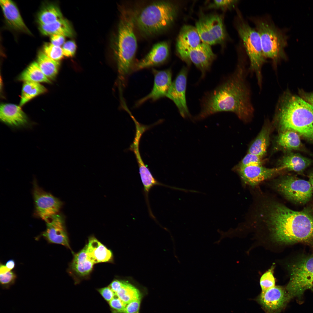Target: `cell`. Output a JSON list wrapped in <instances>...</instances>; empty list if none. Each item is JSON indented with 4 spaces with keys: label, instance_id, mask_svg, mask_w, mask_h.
Returning <instances> with one entry per match:
<instances>
[{
    "label": "cell",
    "instance_id": "obj_1",
    "mask_svg": "<svg viewBox=\"0 0 313 313\" xmlns=\"http://www.w3.org/2000/svg\"><path fill=\"white\" fill-rule=\"evenodd\" d=\"M245 64L244 59L239 57L234 73L205 98L199 118L227 111L234 113L243 121L250 119L254 111L246 78Z\"/></svg>",
    "mask_w": 313,
    "mask_h": 313
},
{
    "label": "cell",
    "instance_id": "obj_2",
    "mask_svg": "<svg viewBox=\"0 0 313 313\" xmlns=\"http://www.w3.org/2000/svg\"><path fill=\"white\" fill-rule=\"evenodd\" d=\"M265 220L277 241L301 243L313 250V213L306 209L295 211L276 203L268 206Z\"/></svg>",
    "mask_w": 313,
    "mask_h": 313
},
{
    "label": "cell",
    "instance_id": "obj_3",
    "mask_svg": "<svg viewBox=\"0 0 313 313\" xmlns=\"http://www.w3.org/2000/svg\"><path fill=\"white\" fill-rule=\"evenodd\" d=\"M275 119L283 131L291 130L313 141V106L302 98L285 93L276 108Z\"/></svg>",
    "mask_w": 313,
    "mask_h": 313
},
{
    "label": "cell",
    "instance_id": "obj_4",
    "mask_svg": "<svg viewBox=\"0 0 313 313\" xmlns=\"http://www.w3.org/2000/svg\"><path fill=\"white\" fill-rule=\"evenodd\" d=\"M177 12L176 5L169 1H155L143 8L139 13L134 12L135 25L145 36L155 35L171 25Z\"/></svg>",
    "mask_w": 313,
    "mask_h": 313
},
{
    "label": "cell",
    "instance_id": "obj_5",
    "mask_svg": "<svg viewBox=\"0 0 313 313\" xmlns=\"http://www.w3.org/2000/svg\"><path fill=\"white\" fill-rule=\"evenodd\" d=\"M120 16L116 58L119 75L123 79L132 69L137 43L134 31V12L130 9H123Z\"/></svg>",
    "mask_w": 313,
    "mask_h": 313
},
{
    "label": "cell",
    "instance_id": "obj_6",
    "mask_svg": "<svg viewBox=\"0 0 313 313\" xmlns=\"http://www.w3.org/2000/svg\"><path fill=\"white\" fill-rule=\"evenodd\" d=\"M288 267L290 278L285 289L290 299L301 301L305 291L313 292V254L299 255Z\"/></svg>",
    "mask_w": 313,
    "mask_h": 313
},
{
    "label": "cell",
    "instance_id": "obj_7",
    "mask_svg": "<svg viewBox=\"0 0 313 313\" xmlns=\"http://www.w3.org/2000/svg\"><path fill=\"white\" fill-rule=\"evenodd\" d=\"M236 28L248 56L250 61V70L255 73L260 87L262 86L261 68L266 61L263 53L261 41L259 33L251 27L239 13Z\"/></svg>",
    "mask_w": 313,
    "mask_h": 313
},
{
    "label": "cell",
    "instance_id": "obj_8",
    "mask_svg": "<svg viewBox=\"0 0 313 313\" xmlns=\"http://www.w3.org/2000/svg\"><path fill=\"white\" fill-rule=\"evenodd\" d=\"M253 21L260 36L263 55L265 59H272L276 67L285 56L286 38L271 21L263 18L255 19Z\"/></svg>",
    "mask_w": 313,
    "mask_h": 313
},
{
    "label": "cell",
    "instance_id": "obj_9",
    "mask_svg": "<svg viewBox=\"0 0 313 313\" xmlns=\"http://www.w3.org/2000/svg\"><path fill=\"white\" fill-rule=\"evenodd\" d=\"M276 190L287 199L305 204L311 199L313 191L309 181L292 176L283 177L275 184Z\"/></svg>",
    "mask_w": 313,
    "mask_h": 313
},
{
    "label": "cell",
    "instance_id": "obj_10",
    "mask_svg": "<svg viewBox=\"0 0 313 313\" xmlns=\"http://www.w3.org/2000/svg\"><path fill=\"white\" fill-rule=\"evenodd\" d=\"M195 27L202 42L210 46L222 43L226 38L223 19L218 14L201 16L196 22Z\"/></svg>",
    "mask_w": 313,
    "mask_h": 313
},
{
    "label": "cell",
    "instance_id": "obj_11",
    "mask_svg": "<svg viewBox=\"0 0 313 313\" xmlns=\"http://www.w3.org/2000/svg\"><path fill=\"white\" fill-rule=\"evenodd\" d=\"M33 194L35 213L37 216L45 221L58 213L62 203L57 198L43 190L35 180L33 183Z\"/></svg>",
    "mask_w": 313,
    "mask_h": 313
},
{
    "label": "cell",
    "instance_id": "obj_12",
    "mask_svg": "<svg viewBox=\"0 0 313 313\" xmlns=\"http://www.w3.org/2000/svg\"><path fill=\"white\" fill-rule=\"evenodd\" d=\"M290 300L285 288L279 286L262 291L256 299L266 313H279Z\"/></svg>",
    "mask_w": 313,
    "mask_h": 313
},
{
    "label": "cell",
    "instance_id": "obj_13",
    "mask_svg": "<svg viewBox=\"0 0 313 313\" xmlns=\"http://www.w3.org/2000/svg\"><path fill=\"white\" fill-rule=\"evenodd\" d=\"M187 69L183 68L172 84L166 96L172 100L178 108L181 115L185 117L190 115L186 99Z\"/></svg>",
    "mask_w": 313,
    "mask_h": 313
},
{
    "label": "cell",
    "instance_id": "obj_14",
    "mask_svg": "<svg viewBox=\"0 0 313 313\" xmlns=\"http://www.w3.org/2000/svg\"><path fill=\"white\" fill-rule=\"evenodd\" d=\"M201 41L195 27L188 25L183 26L177 37L176 46L177 51L181 59L189 64L190 52L198 46Z\"/></svg>",
    "mask_w": 313,
    "mask_h": 313
},
{
    "label": "cell",
    "instance_id": "obj_15",
    "mask_svg": "<svg viewBox=\"0 0 313 313\" xmlns=\"http://www.w3.org/2000/svg\"><path fill=\"white\" fill-rule=\"evenodd\" d=\"M45 221L46 228L42 236L50 243L61 245L70 249L63 216L57 213Z\"/></svg>",
    "mask_w": 313,
    "mask_h": 313
},
{
    "label": "cell",
    "instance_id": "obj_16",
    "mask_svg": "<svg viewBox=\"0 0 313 313\" xmlns=\"http://www.w3.org/2000/svg\"><path fill=\"white\" fill-rule=\"evenodd\" d=\"M280 167L268 168L262 165L239 166V173L243 182L252 187L270 179L283 170Z\"/></svg>",
    "mask_w": 313,
    "mask_h": 313
},
{
    "label": "cell",
    "instance_id": "obj_17",
    "mask_svg": "<svg viewBox=\"0 0 313 313\" xmlns=\"http://www.w3.org/2000/svg\"><path fill=\"white\" fill-rule=\"evenodd\" d=\"M153 70L154 78L152 89L148 94L137 102V105H139L148 100L155 101L167 96L172 83L171 70Z\"/></svg>",
    "mask_w": 313,
    "mask_h": 313
},
{
    "label": "cell",
    "instance_id": "obj_18",
    "mask_svg": "<svg viewBox=\"0 0 313 313\" xmlns=\"http://www.w3.org/2000/svg\"><path fill=\"white\" fill-rule=\"evenodd\" d=\"M188 57L190 62L201 71L203 75L209 70L216 58L210 46L203 42L192 50Z\"/></svg>",
    "mask_w": 313,
    "mask_h": 313
},
{
    "label": "cell",
    "instance_id": "obj_19",
    "mask_svg": "<svg viewBox=\"0 0 313 313\" xmlns=\"http://www.w3.org/2000/svg\"><path fill=\"white\" fill-rule=\"evenodd\" d=\"M168 42L162 41L155 44L146 56L136 65V70L159 65L164 62L169 54Z\"/></svg>",
    "mask_w": 313,
    "mask_h": 313
},
{
    "label": "cell",
    "instance_id": "obj_20",
    "mask_svg": "<svg viewBox=\"0 0 313 313\" xmlns=\"http://www.w3.org/2000/svg\"><path fill=\"white\" fill-rule=\"evenodd\" d=\"M0 4L6 21L10 27L17 31L31 34L14 2L10 0H1Z\"/></svg>",
    "mask_w": 313,
    "mask_h": 313
},
{
    "label": "cell",
    "instance_id": "obj_21",
    "mask_svg": "<svg viewBox=\"0 0 313 313\" xmlns=\"http://www.w3.org/2000/svg\"><path fill=\"white\" fill-rule=\"evenodd\" d=\"M20 106L10 103L2 104L0 108V118L9 125L19 126L26 124L27 117Z\"/></svg>",
    "mask_w": 313,
    "mask_h": 313
},
{
    "label": "cell",
    "instance_id": "obj_22",
    "mask_svg": "<svg viewBox=\"0 0 313 313\" xmlns=\"http://www.w3.org/2000/svg\"><path fill=\"white\" fill-rule=\"evenodd\" d=\"M87 252L94 263L111 262L113 259L111 251L94 237L89 238Z\"/></svg>",
    "mask_w": 313,
    "mask_h": 313
},
{
    "label": "cell",
    "instance_id": "obj_23",
    "mask_svg": "<svg viewBox=\"0 0 313 313\" xmlns=\"http://www.w3.org/2000/svg\"><path fill=\"white\" fill-rule=\"evenodd\" d=\"M94 264L88 255L86 245L82 249L74 255L70 268L77 275L84 277L90 274Z\"/></svg>",
    "mask_w": 313,
    "mask_h": 313
},
{
    "label": "cell",
    "instance_id": "obj_24",
    "mask_svg": "<svg viewBox=\"0 0 313 313\" xmlns=\"http://www.w3.org/2000/svg\"><path fill=\"white\" fill-rule=\"evenodd\" d=\"M39 28L41 32L45 35L57 34L72 37L74 35L69 22L63 18L50 24L39 25Z\"/></svg>",
    "mask_w": 313,
    "mask_h": 313
},
{
    "label": "cell",
    "instance_id": "obj_25",
    "mask_svg": "<svg viewBox=\"0 0 313 313\" xmlns=\"http://www.w3.org/2000/svg\"><path fill=\"white\" fill-rule=\"evenodd\" d=\"M310 159L299 154H290L284 156L281 161L280 166L283 170L300 172L303 171L311 164Z\"/></svg>",
    "mask_w": 313,
    "mask_h": 313
},
{
    "label": "cell",
    "instance_id": "obj_26",
    "mask_svg": "<svg viewBox=\"0 0 313 313\" xmlns=\"http://www.w3.org/2000/svg\"><path fill=\"white\" fill-rule=\"evenodd\" d=\"M270 128L267 125L264 126L249 148L248 153L261 158L265 154L269 141Z\"/></svg>",
    "mask_w": 313,
    "mask_h": 313
},
{
    "label": "cell",
    "instance_id": "obj_27",
    "mask_svg": "<svg viewBox=\"0 0 313 313\" xmlns=\"http://www.w3.org/2000/svg\"><path fill=\"white\" fill-rule=\"evenodd\" d=\"M37 18L39 25H41L51 23L63 17L59 7L50 3L46 5L41 8L38 14Z\"/></svg>",
    "mask_w": 313,
    "mask_h": 313
},
{
    "label": "cell",
    "instance_id": "obj_28",
    "mask_svg": "<svg viewBox=\"0 0 313 313\" xmlns=\"http://www.w3.org/2000/svg\"><path fill=\"white\" fill-rule=\"evenodd\" d=\"M37 63L40 69L48 79H54L57 75L60 65L59 61L53 60L47 57L42 51L39 53Z\"/></svg>",
    "mask_w": 313,
    "mask_h": 313
},
{
    "label": "cell",
    "instance_id": "obj_29",
    "mask_svg": "<svg viewBox=\"0 0 313 313\" xmlns=\"http://www.w3.org/2000/svg\"><path fill=\"white\" fill-rule=\"evenodd\" d=\"M276 142L281 147L287 150H297L301 146L298 133L291 130L283 131L278 137Z\"/></svg>",
    "mask_w": 313,
    "mask_h": 313
},
{
    "label": "cell",
    "instance_id": "obj_30",
    "mask_svg": "<svg viewBox=\"0 0 313 313\" xmlns=\"http://www.w3.org/2000/svg\"><path fill=\"white\" fill-rule=\"evenodd\" d=\"M19 79L24 82L50 83V80L43 74L36 62L32 63L21 73Z\"/></svg>",
    "mask_w": 313,
    "mask_h": 313
},
{
    "label": "cell",
    "instance_id": "obj_31",
    "mask_svg": "<svg viewBox=\"0 0 313 313\" xmlns=\"http://www.w3.org/2000/svg\"><path fill=\"white\" fill-rule=\"evenodd\" d=\"M46 91V89L39 83L24 82L22 90L20 106H23L34 97Z\"/></svg>",
    "mask_w": 313,
    "mask_h": 313
},
{
    "label": "cell",
    "instance_id": "obj_32",
    "mask_svg": "<svg viewBox=\"0 0 313 313\" xmlns=\"http://www.w3.org/2000/svg\"><path fill=\"white\" fill-rule=\"evenodd\" d=\"M115 294L126 304L141 299V294L139 290L130 283L123 281L121 287Z\"/></svg>",
    "mask_w": 313,
    "mask_h": 313
},
{
    "label": "cell",
    "instance_id": "obj_33",
    "mask_svg": "<svg viewBox=\"0 0 313 313\" xmlns=\"http://www.w3.org/2000/svg\"><path fill=\"white\" fill-rule=\"evenodd\" d=\"M43 52L48 57L56 61H59L63 56L62 48L51 43L45 44Z\"/></svg>",
    "mask_w": 313,
    "mask_h": 313
},
{
    "label": "cell",
    "instance_id": "obj_34",
    "mask_svg": "<svg viewBox=\"0 0 313 313\" xmlns=\"http://www.w3.org/2000/svg\"><path fill=\"white\" fill-rule=\"evenodd\" d=\"M273 269V268H271L264 273L261 278L260 283L262 292L266 291L275 286Z\"/></svg>",
    "mask_w": 313,
    "mask_h": 313
},
{
    "label": "cell",
    "instance_id": "obj_35",
    "mask_svg": "<svg viewBox=\"0 0 313 313\" xmlns=\"http://www.w3.org/2000/svg\"><path fill=\"white\" fill-rule=\"evenodd\" d=\"M261 158L257 155L248 153L242 159L239 166L262 165Z\"/></svg>",
    "mask_w": 313,
    "mask_h": 313
},
{
    "label": "cell",
    "instance_id": "obj_36",
    "mask_svg": "<svg viewBox=\"0 0 313 313\" xmlns=\"http://www.w3.org/2000/svg\"><path fill=\"white\" fill-rule=\"evenodd\" d=\"M16 277V274L11 270L0 274V283L2 287L4 289L9 288L14 283Z\"/></svg>",
    "mask_w": 313,
    "mask_h": 313
},
{
    "label": "cell",
    "instance_id": "obj_37",
    "mask_svg": "<svg viewBox=\"0 0 313 313\" xmlns=\"http://www.w3.org/2000/svg\"><path fill=\"white\" fill-rule=\"evenodd\" d=\"M109 305L114 313H122L127 304L122 301L115 294L109 302Z\"/></svg>",
    "mask_w": 313,
    "mask_h": 313
},
{
    "label": "cell",
    "instance_id": "obj_38",
    "mask_svg": "<svg viewBox=\"0 0 313 313\" xmlns=\"http://www.w3.org/2000/svg\"><path fill=\"white\" fill-rule=\"evenodd\" d=\"M237 1V0H214L210 5V7L221 8L225 10L233 7Z\"/></svg>",
    "mask_w": 313,
    "mask_h": 313
},
{
    "label": "cell",
    "instance_id": "obj_39",
    "mask_svg": "<svg viewBox=\"0 0 313 313\" xmlns=\"http://www.w3.org/2000/svg\"><path fill=\"white\" fill-rule=\"evenodd\" d=\"M77 46L75 42L72 41H69L64 43L62 48L63 56L70 57L73 56L76 50Z\"/></svg>",
    "mask_w": 313,
    "mask_h": 313
},
{
    "label": "cell",
    "instance_id": "obj_40",
    "mask_svg": "<svg viewBox=\"0 0 313 313\" xmlns=\"http://www.w3.org/2000/svg\"><path fill=\"white\" fill-rule=\"evenodd\" d=\"M141 299L134 301L128 304L122 313H139Z\"/></svg>",
    "mask_w": 313,
    "mask_h": 313
},
{
    "label": "cell",
    "instance_id": "obj_41",
    "mask_svg": "<svg viewBox=\"0 0 313 313\" xmlns=\"http://www.w3.org/2000/svg\"><path fill=\"white\" fill-rule=\"evenodd\" d=\"M98 291L104 299L109 302L115 295V294L109 286L99 289Z\"/></svg>",
    "mask_w": 313,
    "mask_h": 313
},
{
    "label": "cell",
    "instance_id": "obj_42",
    "mask_svg": "<svg viewBox=\"0 0 313 313\" xmlns=\"http://www.w3.org/2000/svg\"><path fill=\"white\" fill-rule=\"evenodd\" d=\"M51 36V43L53 45L60 46L64 43L65 37L59 35L53 34Z\"/></svg>",
    "mask_w": 313,
    "mask_h": 313
},
{
    "label": "cell",
    "instance_id": "obj_43",
    "mask_svg": "<svg viewBox=\"0 0 313 313\" xmlns=\"http://www.w3.org/2000/svg\"><path fill=\"white\" fill-rule=\"evenodd\" d=\"M123 281L115 280L113 281L109 286L115 294L121 287Z\"/></svg>",
    "mask_w": 313,
    "mask_h": 313
},
{
    "label": "cell",
    "instance_id": "obj_44",
    "mask_svg": "<svg viewBox=\"0 0 313 313\" xmlns=\"http://www.w3.org/2000/svg\"><path fill=\"white\" fill-rule=\"evenodd\" d=\"M303 99L313 106V93H305L303 95Z\"/></svg>",
    "mask_w": 313,
    "mask_h": 313
},
{
    "label": "cell",
    "instance_id": "obj_45",
    "mask_svg": "<svg viewBox=\"0 0 313 313\" xmlns=\"http://www.w3.org/2000/svg\"><path fill=\"white\" fill-rule=\"evenodd\" d=\"M15 262L13 259H10L8 261L6 264V266L10 270H11L15 266Z\"/></svg>",
    "mask_w": 313,
    "mask_h": 313
},
{
    "label": "cell",
    "instance_id": "obj_46",
    "mask_svg": "<svg viewBox=\"0 0 313 313\" xmlns=\"http://www.w3.org/2000/svg\"><path fill=\"white\" fill-rule=\"evenodd\" d=\"M10 271L6 265L3 264H0V274H3L6 273Z\"/></svg>",
    "mask_w": 313,
    "mask_h": 313
},
{
    "label": "cell",
    "instance_id": "obj_47",
    "mask_svg": "<svg viewBox=\"0 0 313 313\" xmlns=\"http://www.w3.org/2000/svg\"><path fill=\"white\" fill-rule=\"evenodd\" d=\"M309 181L311 186L313 192V171L310 174Z\"/></svg>",
    "mask_w": 313,
    "mask_h": 313
}]
</instances>
